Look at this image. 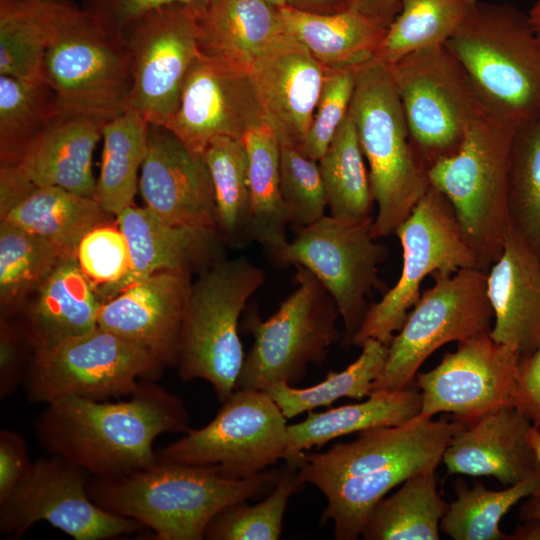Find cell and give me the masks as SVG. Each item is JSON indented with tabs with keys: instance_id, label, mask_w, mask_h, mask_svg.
Wrapping results in <instances>:
<instances>
[{
	"instance_id": "obj_56",
	"label": "cell",
	"mask_w": 540,
	"mask_h": 540,
	"mask_svg": "<svg viewBox=\"0 0 540 540\" xmlns=\"http://www.w3.org/2000/svg\"><path fill=\"white\" fill-rule=\"evenodd\" d=\"M530 21L540 36V0H536L528 12Z\"/></svg>"
},
{
	"instance_id": "obj_9",
	"label": "cell",
	"mask_w": 540,
	"mask_h": 540,
	"mask_svg": "<svg viewBox=\"0 0 540 540\" xmlns=\"http://www.w3.org/2000/svg\"><path fill=\"white\" fill-rule=\"evenodd\" d=\"M43 73L63 112L108 121L128 107L132 62L124 38L72 2L46 51Z\"/></svg>"
},
{
	"instance_id": "obj_29",
	"label": "cell",
	"mask_w": 540,
	"mask_h": 540,
	"mask_svg": "<svg viewBox=\"0 0 540 540\" xmlns=\"http://www.w3.org/2000/svg\"><path fill=\"white\" fill-rule=\"evenodd\" d=\"M421 394L412 387L372 391L366 400L324 412H309L301 422L288 425L284 461H296L313 447L321 448L336 438L364 430L396 426L417 417Z\"/></svg>"
},
{
	"instance_id": "obj_27",
	"label": "cell",
	"mask_w": 540,
	"mask_h": 540,
	"mask_svg": "<svg viewBox=\"0 0 540 540\" xmlns=\"http://www.w3.org/2000/svg\"><path fill=\"white\" fill-rule=\"evenodd\" d=\"M103 303L77 257H67L30 296L15 322L34 350L47 348L96 328Z\"/></svg>"
},
{
	"instance_id": "obj_6",
	"label": "cell",
	"mask_w": 540,
	"mask_h": 540,
	"mask_svg": "<svg viewBox=\"0 0 540 540\" xmlns=\"http://www.w3.org/2000/svg\"><path fill=\"white\" fill-rule=\"evenodd\" d=\"M516 126L487 108L469 126L458 150L428 169L430 185L451 203L459 224L488 271L511 232L508 163Z\"/></svg>"
},
{
	"instance_id": "obj_30",
	"label": "cell",
	"mask_w": 540,
	"mask_h": 540,
	"mask_svg": "<svg viewBox=\"0 0 540 540\" xmlns=\"http://www.w3.org/2000/svg\"><path fill=\"white\" fill-rule=\"evenodd\" d=\"M111 216L93 197L40 187L2 213L1 220L45 238L67 258L77 257L81 240L94 228L112 223Z\"/></svg>"
},
{
	"instance_id": "obj_37",
	"label": "cell",
	"mask_w": 540,
	"mask_h": 540,
	"mask_svg": "<svg viewBox=\"0 0 540 540\" xmlns=\"http://www.w3.org/2000/svg\"><path fill=\"white\" fill-rule=\"evenodd\" d=\"M61 251L45 238L6 220L0 222L2 318L20 313L30 296L61 262Z\"/></svg>"
},
{
	"instance_id": "obj_46",
	"label": "cell",
	"mask_w": 540,
	"mask_h": 540,
	"mask_svg": "<svg viewBox=\"0 0 540 540\" xmlns=\"http://www.w3.org/2000/svg\"><path fill=\"white\" fill-rule=\"evenodd\" d=\"M77 260L103 302L113 298L131 263L126 237L116 220L94 228L81 240Z\"/></svg>"
},
{
	"instance_id": "obj_41",
	"label": "cell",
	"mask_w": 540,
	"mask_h": 540,
	"mask_svg": "<svg viewBox=\"0 0 540 540\" xmlns=\"http://www.w3.org/2000/svg\"><path fill=\"white\" fill-rule=\"evenodd\" d=\"M507 193L511 230L540 258V116L515 128Z\"/></svg>"
},
{
	"instance_id": "obj_33",
	"label": "cell",
	"mask_w": 540,
	"mask_h": 540,
	"mask_svg": "<svg viewBox=\"0 0 540 540\" xmlns=\"http://www.w3.org/2000/svg\"><path fill=\"white\" fill-rule=\"evenodd\" d=\"M243 142L248 156L251 239L274 263L289 242V217L280 191V140L262 123L250 128Z\"/></svg>"
},
{
	"instance_id": "obj_7",
	"label": "cell",
	"mask_w": 540,
	"mask_h": 540,
	"mask_svg": "<svg viewBox=\"0 0 540 540\" xmlns=\"http://www.w3.org/2000/svg\"><path fill=\"white\" fill-rule=\"evenodd\" d=\"M264 281L262 269L243 256L222 258L192 281L176 361L182 380L207 381L221 402L231 396L245 358L239 319Z\"/></svg>"
},
{
	"instance_id": "obj_1",
	"label": "cell",
	"mask_w": 540,
	"mask_h": 540,
	"mask_svg": "<svg viewBox=\"0 0 540 540\" xmlns=\"http://www.w3.org/2000/svg\"><path fill=\"white\" fill-rule=\"evenodd\" d=\"M466 425L417 416L401 425L364 430L325 452H304L296 460L300 477L324 494L321 520L333 522L334 538L356 540L375 505L407 479L435 472Z\"/></svg>"
},
{
	"instance_id": "obj_15",
	"label": "cell",
	"mask_w": 540,
	"mask_h": 540,
	"mask_svg": "<svg viewBox=\"0 0 540 540\" xmlns=\"http://www.w3.org/2000/svg\"><path fill=\"white\" fill-rule=\"evenodd\" d=\"M373 219L343 221L325 215L294 230V239L273 263L276 267L300 265L317 277L336 303L346 347L352 346L363 322L367 297L382 286L378 270L388 250L372 236Z\"/></svg>"
},
{
	"instance_id": "obj_18",
	"label": "cell",
	"mask_w": 540,
	"mask_h": 540,
	"mask_svg": "<svg viewBox=\"0 0 540 540\" xmlns=\"http://www.w3.org/2000/svg\"><path fill=\"white\" fill-rule=\"evenodd\" d=\"M123 38L132 62L127 109L151 125L167 128L185 76L199 54L196 15L183 6L162 8L134 22Z\"/></svg>"
},
{
	"instance_id": "obj_31",
	"label": "cell",
	"mask_w": 540,
	"mask_h": 540,
	"mask_svg": "<svg viewBox=\"0 0 540 540\" xmlns=\"http://www.w3.org/2000/svg\"><path fill=\"white\" fill-rule=\"evenodd\" d=\"M286 31L326 68L359 66L375 57L387 29L359 12L314 14L280 7Z\"/></svg>"
},
{
	"instance_id": "obj_36",
	"label": "cell",
	"mask_w": 540,
	"mask_h": 540,
	"mask_svg": "<svg viewBox=\"0 0 540 540\" xmlns=\"http://www.w3.org/2000/svg\"><path fill=\"white\" fill-rule=\"evenodd\" d=\"M202 156L213 183L217 231L226 244L245 247L252 239L248 156L243 139L217 136Z\"/></svg>"
},
{
	"instance_id": "obj_22",
	"label": "cell",
	"mask_w": 540,
	"mask_h": 540,
	"mask_svg": "<svg viewBox=\"0 0 540 540\" xmlns=\"http://www.w3.org/2000/svg\"><path fill=\"white\" fill-rule=\"evenodd\" d=\"M139 189L145 206L168 224L217 231L214 188L204 158L166 127L149 125Z\"/></svg>"
},
{
	"instance_id": "obj_11",
	"label": "cell",
	"mask_w": 540,
	"mask_h": 540,
	"mask_svg": "<svg viewBox=\"0 0 540 540\" xmlns=\"http://www.w3.org/2000/svg\"><path fill=\"white\" fill-rule=\"evenodd\" d=\"M395 234L403 252L400 277L378 302L369 305L352 345L360 347L367 339L389 345L418 301L421 283L428 275L480 268L451 203L433 186Z\"/></svg>"
},
{
	"instance_id": "obj_5",
	"label": "cell",
	"mask_w": 540,
	"mask_h": 540,
	"mask_svg": "<svg viewBox=\"0 0 540 540\" xmlns=\"http://www.w3.org/2000/svg\"><path fill=\"white\" fill-rule=\"evenodd\" d=\"M444 46L492 112L515 126L540 116V36L528 13L477 1Z\"/></svg>"
},
{
	"instance_id": "obj_17",
	"label": "cell",
	"mask_w": 540,
	"mask_h": 540,
	"mask_svg": "<svg viewBox=\"0 0 540 540\" xmlns=\"http://www.w3.org/2000/svg\"><path fill=\"white\" fill-rule=\"evenodd\" d=\"M520 361L514 346L494 341L490 333L459 342L434 369L416 375L418 416L448 412L472 423L493 410L514 406Z\"/></svg>"
},
{
	"instance_id": "obj_13",
	"label": "cell",
	"mask_w": 540,
	"mask_h": 540,
	"mask_svg": "<svg viewBox=\"0 0 540 540\" xmlns=\"http://www.w3.org/2000/svg\"><path fill=\"white\" fill-rule=\"evenodd\" d=\"M434 285L420 295L388 345L384 368L372 391L408 387L425 360L441 346L490 333L493 311L487 271L464 268L434 274Z\"/></svg>"
},
{
	"instance_id": "obj_42",
	"label": "cell",
	"mask_w": 540,
	"mask_h": 540,
	"mask_svg": "<svg viewBox=\"0 0 540 540\" xmlns=\"http://www.w3.org/2000/svg\"><path fill=\"white\" fill-rule=\"evenodd\" d=\"M540 485L534 477L503 490H489L482 483L468 487L456 485L455 501L449 504L441 519L440 529L455 540H504L500 530L503 516L520 500L528 497Z\"/></svg>"
},
{
	"instance_id": "obj_20",
	"label": "cell",
	"mask_w": 540,
	"mask_h": 540,
	"mask_svg": "<svg viewBox=\"0 0 540 540\" xmlns=\"http://www.w3.org/2000/svg\"><path fill=\"white\" fill-rule=\"evenodd\" d=\"M264 123L246 72L198 54L183 81L176 112L167 127L202 155L217 136L243 139Z\"/></svg>"
},
{
	"instance_id": "obj_12",
	"label": "cell",
	"mask_w": 540,
	"mask_h": 540,
	"mask_svg": "<svg viewBox=\"0 0 540 540\" xmlns=\"http://www.w3.org/2000/svg\"><path fill=\"white\" fill-rule=\"evenodd\" d=\"M389 65L411 142L429 169L458 150L489 107L445 46L417 50Z\"/></svg>"
},
{
	"instance_id": "obj_21",
	"label": "cell",
	"mask_w": 540,
	"mask_h": 540,
	"mask_svg": "<svg viewBox=\"0 0 540 540\" xmlns=\"http://www.w3.org/2000/svg\"><path fill=\"white\" fill-rule=\"evenodd\" d=\"M325 67L286 32L247 70L263 122L299 148L313 121Z\"/></svg>"
},
{
	"instance_id": "obj_26",
	"label": "cell",
	"mask_w": 540,
	"mask_h": 540,
	"mask_svg": "<svg viewBox=\"0 0 540 540\" xmlns=\"http://www.w3.org/2000/svg\"><path fill=\"white\" fill-rule=\"evenodd\" d=\"M493 311L491 338L514 346L522 357L540 347V258L511 230L499 258L487 271Z\"/></svg>"
},
{
	"instance_id": "obj_48",
	"label": "cell",
	"mask_w": 540,
	"mask_h": 540,
	"mask_svg": "<svg viewBox=\"0 0 540 540\" xmlns=\"http://www.w3.org/2000/svg\"><path fill=\"white\" fill-rule=\"evenodd\" d=\"M211 0H84L82 7L107 31L123 38L125 31L143 16L171 6H183L196 17Z\"/></svg>"
},
{
	"instance_id": "obj_3",
	"label": "cell",
	"mask_w": 540,
	"mask_h": 540,
	"mask_svg": "<svg viewBox=\"0 0 540 540\" xmlns=\"http://www.w3.org/2000/svg\"><path fill=\"white\" fill-rule=\"evenodd\" d=\"M278 473L279 469L231 479L212 466L157 457L126 475L91 477L88 493L105 510L150 528L158 540H201L220 511L272 486Z\"/></svg>"
},
{
	"instance_id": "obj_43",
	"label": "cell",
	"mask_w": 540,
	"mask_h": 540,
	"mask_svg": "<svg viewBox=\"0 0 540 540\" xmlns=\"http://www.w3.org/2000/svg\"><path fill=\"white\" fill-rule=\"evenodd\" d=\"M60 111L46 82L0 75V165L12 163Z\"/></svg>"
},
{
	"instance_id": "obj_40",
	"label": "cell",
	"mask_w": 540,
	"mask_h": 540,
	"mask_svg": "<svg viewBox=\"0 0 540 540\" xmlns=\"http://www.w3.org/2000/svg\"><path fill=\"white\" fill-rule=\"evenodd\" d=\"M359 357L340 372H329L326 378L307 388H296L286 382L270 386L267 392L287 420L315 408L329 406L348 397L362 400L372 392L373 383L381 374L388 355V345L367 339Z\"/></svg>"
},
{
	"instance_id": "obj_4",
	"label": "cell",
	"mask_w": 540,
	"mask_h": 540,
	"mask_svg": "<svg viewBox=\"0 0 540 540\" xmlns=\"http://www.w3.org/2000/svg\"><path fill=\"white\" fill-rule=\"evenodd\" d=\"M349 112L378 209L371 233L383 238L395 234L431 186L388 63L373 57L360 66Z\"/></svg>"
},
{
	"instance_id": "obj_34",
	"label": "cell",
	"mask_w": 540,
	"mask_h": 540,
	"mask_svg": "<svg viewBox=\"0 0 540 540\" xmlns=\"http://www.w3.org/2000/svg\"><path fill=\"white\" fill-rule=\"evenodd\" d=\"M149 125L140 113L126 109L103 126L102 163L94 198L111 215L133 205L137 174L148 150Z\"/></svg>"
},
{
	"instance_id": "obj_44",
	"label": "cell",
	"mask_w": 540,
	"mask_h": 540,
	"mask_svg": "<svg viewBox=\"0 0 540 540\" xmlns=\"http://www.w3.org/2000/svg\"><path fill=\"white\" fill-rule=\"evenodd\" d=\"M285 462L268 496L257 504L241 501L224 508L209 523L204 539L278 540L288 501L304 485L298 461Z\"/></svg>"
},
{
	"instance_id": "obj_19",
	"label": "cell",
	"mask_w": 540,
	"mask_h": 540,
	"mask_svg": "<svg viewBox=\"0 0 540 540\" xmlns=\"http://www.w3.org/2000/svg\"><path fill=\"white\" fill-rule=\"evenodd\" d=\"M105 122L60 111L12 163L0 165V207L6 209L40 187L94 198L93 153Z\"/></svg>"
},
{
	"instance_id": "obj_24",
	"label": "cell",
	"mask_w": 540,
	"mask_h": 540,
	"mask_svg": "<svg viewBox=\"0 0 540 540\" xmlns=\"http://www.w3.org/2000/svg\"><path fill=\"white\" fill-rule=\"evenodd\" d=\"M531 421L515 406H503L466 425L446 447L448 473L494 477L510 486L540 477L528 442Z\"/></svg>"
},
{
	"instance_id": "obj_8",
	"label": "cell",
	"mask_w": 540,
	"mask_h": 540,
	"mask_svg": "<svg viewBox=\"0 0 540 540\" xmlns=\"http://www.w3.org/2000/svg\"><path fill=\"white\" fill-rule=\"evenodd\" d=\"M295 268L296 288L271 317L263 320L253 308L246 315L253 343L235 390L266 391L281 382L298 384L307 366L322 364L329 348L342 337L333 298L308 269Z\"/></svg>"
},
{
	"instance_id": "obj_55",
	"label": "cell",
	"mask_w": 540,
	"mask_h": 540,
	"mask_svg": "<svg viewBox=\"0 0 540 540\" xmlns=\"http://www.w3.org/2000/svg\"><path fill=\"white\" fill-rule=\"evenodd\" d=\"M528 442L540 467V426L531 425L528 432Z\"/></svg>"
},
{
	"instance_id": "obj_32",
	"label": "cell",
	"mask_w": 540,
	"mask_h": 540,
	"mask_svg": "<svg viewBox=\"0 0 540 540\" xmlns=\"http://www.w3.org/2000/svg\"><path fill=\"white\" fill-rule=\"evenodd\" d=\"M70 2L0 0V75L45 82V54Z\"/></svg>"
},
{
	"instance_id": "obj_47",
	"label": "cell",
	"mask_w": 540,
	"mask_h": 540,
	"mask_svg": "<svg viewBox=\"0 0 540 540\" xmlns=\"http://www.w3.org/2000/svg\"><path fill=\"white\" fill-rule=\"evenodd\" d=\"M361 65L341 68L325 67L312 124L302 145L298 148L305 156L318 161L326 152L349 111Z\"/></svg>"
},
{
	"instance_id": "obj_16",
	"label": "cell",
	"mask_w": 540,
	"mask_h": 540,
	"mask_svg": "<svg viewBox=\"0 0 540 540\" xmlns=\"http://www.w3.org/2000/svg\"><path fill=\"white\" fill-rule=\"evenodd\" d=\"M89 475L58 455L34 462L27 476L0 502L1 534L18 539L40 521L75 540L110 539L145 528L96 504L88 493Z\"/></svg>"
},
{
	"instance_id": "obj_54",
	"label": "cell",
	"mask_w": 540,
	"mask_h": 540,
	"mask_svg": "<svg viewBox=\"0 0 540 540\" xmlns=\"http://www.w3.org/2000/svg\"><path fill=\"white\" fill-rule=\"evenodd\" d=\"M520 508V517L525 521H534L540 525V485L527 497Z\"/></svg>"
},
{
	"instance_id": "obj_2",
	"label": "cell",
	"mask_w": 540,
	"mask_h": 540,
	"mask_svg": "<svg viewBox=\"0 0 540 540\" xmlns=\"http://www.w3.org/2000/svg\"><path fill=\"white\" fill-rule=\"evenodd\" d=\"M40 444L92 477L129 474L154 463V441L166 433H187L183 400L154 380H141L122 401L65 397L49 403L35 421Z\"/></svg>"
},
{
	"instance_id": "obj_52",
	"label": "cell",
	"mask_w": 540,
	"mask_h": 540,
	"mask_svg": "<svg viewBox=\"0 0 540 540\" xmlns=\"http://www.w3.org/2000/svg\"><path fill=\"white\" fill-rule=\"evenodd\" d=\"M403 0H351V9L383 28H388L400 12Z\"/></svg>"
},
{
	"instance_id": "obj_10",
	"label": "cell",
	"mask_w": 540,
	"mask_h": 540,
	"mask_svg": "<svg viewBox=\"0 0 540 540\" xmlns=\"http://www.w3.org/2000/svg\"><path fill=\"white\" fill-rule=\"evenodd\" d=\"M164 369L141 346L97 326L34 350L23 385L36 404L65 397L105 401L129 396L141 380H156Z\"/></svg>"
},
{
	"instance_id": "obj_35",
	"label": "cell",
	"mask_w": 540,
	"mask_h": 540,
	"mask_svg": "<svg viewBox=\"0 0 540 540\" xmlns=\"http://www.w3.org/2000/svg\"><path fill=\"white\" fill-rule=\"evenodd\" d=\"M448 506L437 491L435 472L415 475L375 505L361 536L365 540H438Z\"/></svg>"
},
{
	"instance_id": "obj_45",
	"label": "cell",
	"mask_w": 540,
	"mask_h": 540,
	"mask_svg": "<svg viewBox=\"0 0 540 540\" xmlns=\"http://www.w3.org/2000/svg\"><path fill=\"white\" fill-rule=\"evenodd\" d=\"M280 191L293 230L325 216L328 196L318 161L283 142H280Z\"/></svg>"
},
{
	"instance_id": "obj_49",
	"label": "cell",
	"mask_w": 540,
	"mask_h": 540,
	"mask_svg": "<svg viewBox=\"0 0 540 540\" xmlns=\"http://www.w3.org/2000/svg\"><path fill=\"white\" fill-rule=\"evenodd\" d=\"M34 349L12 319L1 318L0 399L11 396L23 384Z\"/></svg>"
},
{
	"instance_id": "obj_23",
	"label": "cell",
	"mask_w": 540,
	"mask_h": 540,
	"mask_svg": "<svg viewBox=\"0 0 540 540\" xmlns=\"http://www.w3.org/2000/svg\"><path fill=\"white\" fill-rule=\"evenodd\" d=\"M191 274L161 271L103 303L98 326L133 342L164 367L176 366Z\"/></svg>"
},
{
	"instance_id": "obj_53",
	"label": "cell",
	"mask_w": 540,
	"mask_h": 540,
	"mask_svg": "<svg viewBox=\"0 0 540 540\" xmlns=\"http://www.w3.org/2000/svg\"><path fill=\"white\" fill-rule=\"evenodd\" d=\"M286 5L307 13L334 14L351 8V0H286Z\"/></svg>"
},
{
	"instance_id": "obj_14",
	"label": "cell",
	"mask_w": 540,
	"mask_h": 540,
	"mask_svg": "<svg viewBox=\"0 0 540 540\" xmlns=\"http://www.w3.org/2000/svg\"><path fill=\"white\" fill-rule=\"evenodd\" d=\"M287 444V419L271 396L235 390L212 421L159 449L157 457L212 466L226 478L241 479L284 460Z\"/></svg>"
},
{
	"instance_id": "obj_39",
	"label": "cell",
	"mask_w": 540,
	"mask_h": 540,
	"mask_svg": "<svg viewBox=\"0 0 540 540\" xmlns=\"http://www.w3.org/2000/svg\"><path fill=\"white\" fill-rule=\"evenodd\" d=\"M478 0H403L375 54L392 64L417 50L444 46Z\"/></svg>"
},
{
	"instance_id": "obj_38",
	"label": "cell",
	"mask_w": 540,
	"mask_h": 540,
	"mask_svg": "<svg viewBox=\"0 0 540 540\" xmlns=\"http://www.w3.org/2000/svg\"><path fill=\"white\" fill-rule=\"evenodd\" d=\"M318 164L327 191L330 216L343 221L373 217L371 211L375 202L369 172L349 111Z\"/></svg>"
},
{
	"instance_id": "obj_50",
	"label": "cell",
	"mask_w": 540,
	"mask_h": 540,
	"mask_svg": "<svg viewBox=\"0 0 540 540\" xmlns=\"http://www.w3.org/2000/svg\"><path fill=\"white\" fill-rule=\"evenodd\" d=\"M24 437L12 430L0 432V502L4 501L31 470Z\"/></svg>"
},
{
	"instance_id": "obj_57",
	"label": "cell",
	"mask_w": 540,
	"mask_h": 540,
	"mask_svg": "<svg viewBox=\"0 0 540 540\" xmlns=\"http://www.w3.org/2000/svg\"><path fill=\"white\" fill-rule=\"evenodd\" d=\"M264 1H267L269 3H272V4L280 6V7L286 5V0H264Z\"/></svg>"
},
{
	"instance_id": "obj_25",
	"label": "cell",
	"mask_w": 540,
	"mask_h": 540,
	"mask_svg": "<svg viewBox=\"0 0 540 540\" xmlns=\"http://www.w3.org/2000/svg\"><path fill=\"white\" fill-rule=\"evenodd\" d=\"M116 223L126 237L131 263L115 296L155 273L199 274L224 258L222 246L226 243L216 230L168 224L146 206L124 209L116 216Z\"/></svg>"
},
{
	"instance_id": "obj_51",
	"label": "cell",
	"mask_w": 540,
	"mask_h": 540,
	"mask_svg": "<svg viewBox=\"0 0 540 540\" xmlns=\"http://www.w3.org/2000/svg\"><path fill=\"white\" fill-rule=\"evenodd\" d=\"M514 406L540 426V347L521 358Z\"/></svg>"
},
{
	"instance_id": "obj_28",
	"label": "cell",
	"mask_w": 540,
	"mask_h": 540,
	"mask_svg": "<svg viewBox=\"0 0 540 540\" xmlns=\"http://www.w3.org/2000/svg\"><path fill=\"white\" fill-rule=\"evenodd\" d=\"M196 23L199 54L246 73L287 32L280 6L264 0H211Z\"/></svg>"
}]
</instances>
